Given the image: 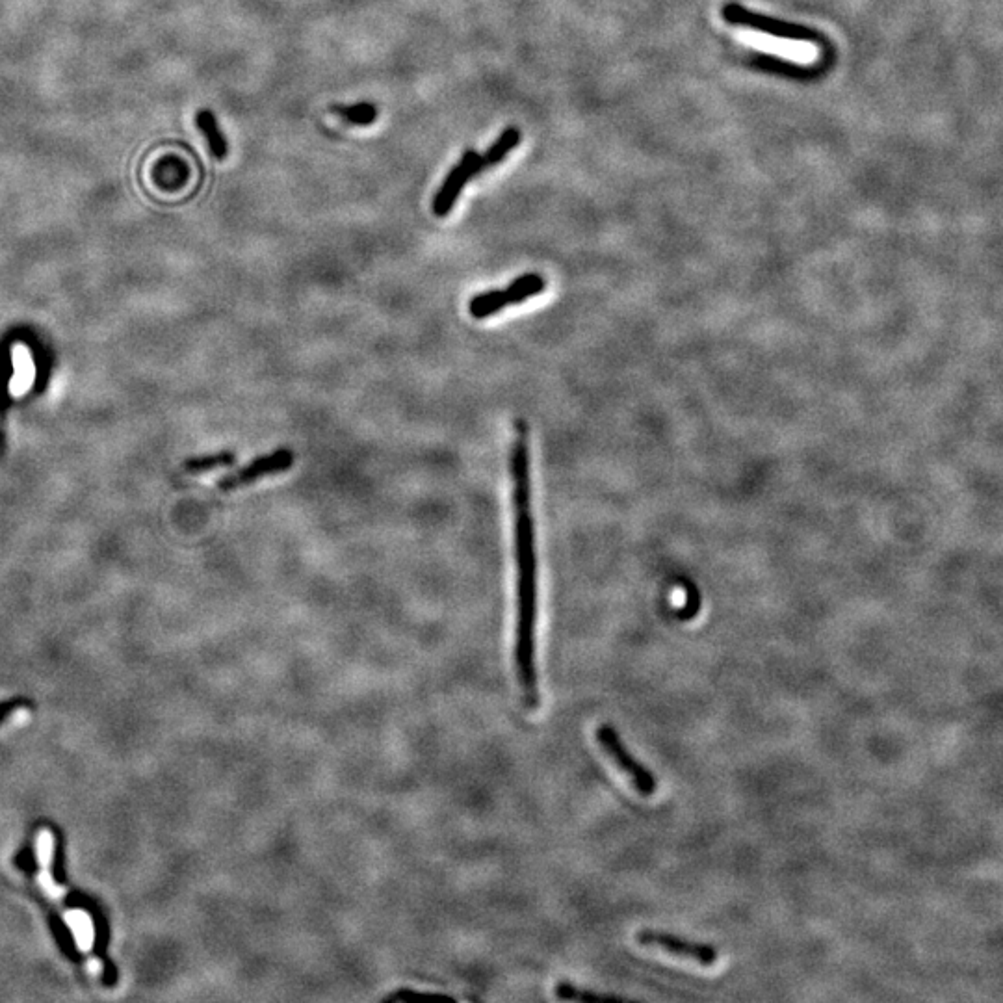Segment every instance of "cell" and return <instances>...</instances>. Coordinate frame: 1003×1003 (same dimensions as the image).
<instances>
[{
	"label": "cell",
	"mask_w": 1003,
	"mask_h": 1003,
	"mask_svg": "<svg viewBox=\"0 0 1003 1003\" xmlns=\"http://www.w3.org/2000/svg\"><path fill=\"white\" fill-rule=\"evenodd\" d=\"M511 496H513V541L517 569V617H515V647L513 665L522 703L528 710L541 704L539 671H537V548L535 522L532 515V483H530V446L526 422H515V437L509 454Z\"/></svg>",
	"instance_id": "cell-1"
},
{
	"label": "cell",
	"mask_w": 1003,
	"mask_h": 1003,
	"mask_svg": "<svg viewBox=\"0 0 1003 1003\" xmlns=\"http://www.w3.org/2000/svg\"><path fill=\"white\" fill-rule=\"evenodd\" d=\"M595 738L599 743L602 753L612 760L613 766L625 775L632 788L643 797H651L658 792V777L647 768L643 762H639L636 756L630 753V749L623 742L621 734L615 727L604 723L600 725Z\"/></svg>",
	"instance_id": "cell-2"
},
{
	"label": "cell",
	"mask_w": 1003,
	"mask_h": 1003,
	"mask_svg": "<svg viewBox=\"0 0 1003 1003\" xmlns=\"http://www.w3.org/2000/svg\"><path fill=\"white\" fill-rule=\"evenodd\" d=\"M547 287V281L539 274L519 275L506 288L487 290L474 296L469 303V313L476 320H485L489 316L508 309L511 305H519L534 296H539Z\"/></svg>",
	"instance_id": "cell-3"
},
{
	"label": "cell",
	"mask_w": 1003,
	"mask_h": 1003,
	"mask_svg": "<svg viewBox=\"0 0 1003 1003\" xmlns=\"http://www.w3.org/2000/svg\"><path fill=\"white\" fill-rule=\"evenodd\" d=\"M721 15H723V19L727 23H730V25L751 28V30H756V32L775 36V38H782V40L808 41V43H818L820 41V34H816L810 28L801 27V25H795V23H786V21H781V19H773V17H768V15L753 14V12H749L747 8H743V6L736 4V2L725 4L723 10H721Z\"/></svg>",
	"instance_id": "cell-4"
},
{
	"label": "cell",
	"mask_w": 1003,
	"mask_h": 1003,
	"mask_svg": "<svg viewBox=\"0 0 1003 1003\" xmlns=\"http://www.w3.org/2000/svg\"><path fill=\"white\" fill-rule=\"evenodd\" d=\"M639 946L652 948V950L664 951L669 955H675L678 959H686L691 963L701 964V966H714L719 961V951L716 946L708 942H697L690 938L673 935L660 929H641L636 935Z\"/></svg>",
	"instance_id": "cell-5"
},
{
	"label": "cell",
	"mask_w": 1003,
	"mask_h": 1003,
	"mask_svg": "<svg viewBox=\"0 0 1003 1003\" xmlns=\"http://www.w3.org/2000/svg\"><path fill=\"white\" fill-rule=\"evenodd\" d=\"M483 170H485V166H483L482 155L476 153V151H472V149L467 151L461 157V160L457 162L456 166L450 170V173L446 175L443 186L437 190V194L433 197V203H431L433 214L439 216V218L448 216L452 212V209L456 207L457 199L461 196V192L465 190V186L476 175H480Z\"/></svg>",
	"instance_id": "cell-6"
},
{
	"label": "cell",
	"mask_w": 1003,
	"mask_h": 1003,
	"mask_svg": "<svg viewBox=\"0 0 1003 1003\" xmlns=\"http://www.w3.org/2000/svg\"><path fill=\"white\" fill-rule=\"evenodd\" d=\"M292 465H294V452L290 448H279V450H275L272 454L257 457L251 463H248L246 467L223 476L220 483H218V487L222 491H235V489H240V487H248L251 483H255L257 480H261V478H266V476L281 474V472L290 469Z\"/></svg>",
	"instance_id": "cell-7"
},
{
	"label": "cell",
	"mask_w": 1003,
	"mask_h": 1003,
	"mask_svg": "<svg viewBox=\"0 0 1003 1003\" xmlns=\"http://www.w3.org/2000/svg\"><path fill=\"white\" fill-rule=\"evenodd\" d=\"M12 361H14V378L10 383V392L12 396H23L32 389L36 378L34 357L28 350L27 344L17 342L12 346Z\"/></svg>",
	"instance_id": "cell-8"
},
{
	"label": "cell",
	"mask_w": 1003,
	"mask_h": 1003,
	"mask_svg": "<svg viewBox=\"0 0 1003 1003\" xmlns=\"http://www.w3.org/2000/svg\"><path fill=\"white\" fill-rule=\"evenodd\" d=\"M196 125L199 132L203 134V138L207 140L212 157H216L218 160H223V158L227 157V153H229L227 138H225V134L220 129V123H218L216 116L212 114V110H209V108L199 110L196 116Z\"/></svg>",
	"instance_id": "cell-9"
},
{
	"label": "cell",
	"mask_w": 1003,
	"mask_h": 1003,
	"mask_svg": "<svg viewBox=\"0 0 1003 1003\" xmlns=\"http://www.w3.org/2000/svg\"><path fill=\"white\" fill-rule=\"evenodd\" d=\"M522 134L517 127H508L496 138L495 144L491 145L485 155H482L483 166L485 168H495L500 162H504L509 153L521 144Z\"/></svg>",
	"instance_id": "cell-10"
},
{
	"label": "cell",
	"mask_w": 1003,
	"mask_h": 1003,
	"mask_svg": "<svg viewBox=\"0 0 1003 1003\" xmlns=\"http://www.w3.org/2000/svg\"><path fill=\"white\" fill-rule=\"evenodd\" d=\"M38 857L41 864V886L51 898H62V888L54 885L51 877V860H53V834L43 831L38 838Z\"/></svg>",
	"instance_id": "cell-11"
},
{
	"label": "cell",
	"mask_w": 1003,
	"mask_h": 1003,
	"mask_svg": "<svg viewBox=\"0 0 1003 1003\" xmlns=\"http://www.w3.org/2000/svg\"><path fill=\"white\" fill-rule=\"evenodd\" d=\"M554 992H556V998H560V1000H567V1002H625V1000H623V998H619V996H612V994H599V992H593V990L580 989V987H576V985L569 983V981H561V983H558Z\"/></svg>",
	"instance_id": "cell-12"
},
{
	"label": "cell",
	"mask_w": 1003,
	"mask_h": 1003,
	"mask_svg": "<svg viewBox=\"0 0 1003 1003\" xmlns=\"http://www.w3.org/2000/svg\"><path fill=\"white\" fill-rule=\"evenodd\" d=\"M333 112L350 125L366 127L378 119V108L372 103H357V105L333 106Z\"/></svg>",
	"instance_id": "cell-13"
},
{
	"label": "cell",
	"mask_w": 1003,
	"mask_h": 1003,
	"mask_svg": "<svg viewBox=\"0 0 1003 1003\" xmlns=\"http://www.w3.org/2000/svg\"><path fill=\"white\" fill-rule=\"evenodd\" d=\"M235 461V454L227 450V452H218V454H210V456L194 457V459L186 461V470L192 474H203L209 470L231 467V465H235Z\"/></svg>",
	"instance_id": "cell-14"
},
{
	"label": "cell",
	"mask_w": 1003,
	"mask_h": 1003,
	"mask_svg": "<svg viewBox=\"0 0 1003 1003\" xmlns=\"http://www.w3.org/2000/svg\"><path fill=\"white\" fill-rule=\"evenodd\" d=\"M67 924L73 929L80 950H92L93 946V925L90 916L86 912L71 911L67 914Z\"/></svg>",
	"instance_id": "cell-15"
}]
</instances>
